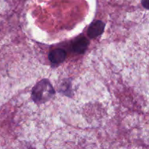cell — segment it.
I'll list each match as a JSON object with an SVG mask.
<instances>
[{
  "instance_id": "1",
  "label": "cell",
  "mask_w": 149,
  "mask_h": 149,
  "mask_svg": "<svg viewBox=\"0 0 149 149\" xmlns=\"http://www.w3.org/2000/svg\"><path fill=\"white\" fill-rule=\"evenodd\" d=\"M55 94L53 87L47 79H42L37 83L32 90L31 97L38 104L46 103Z\"/></svg>"
},
{
  "instance_id": "2",
  "label": "cell",
  "mask_w": 149,
  "mask_h": 149,
  "mask_svg": "<svg viewBox=\"0 0 149 149\" xmlns=\"http://www.w3.org/2000/svg\"><path fill=\"white\" fill-rule=\"evenodd\" d=\"M105 23L101 20L94 21L89 27L87 30V34L91 39H95L97 36H100L104 31Z\"/></svg>"
},
{
  "instance_id": "3",
  "label": "cell",
  "mask_w": 149,
  "mask_h": 149,
  "mask_svg": "<svg viewBox=\"0 0 149 149\" xmlns=\"http://www.w3.org/2000/svg\"><path fill=\"white\" fill-rule=\"evenodd\" d=\"M65 58H66V52L64 49L61 48L54 49L49 54V61L54 65H58L59 64L62 63L65 61Z\"/></svg>"
},
{
  "instance_id": "4",
  "label": "cell",
  "mask_w": 149,
  "mask_h": 149,
  "mask_svg": "<svg viewBox=\"0 0 149 149\" xmlns=\"http://www.w3.org/2000/svg\"><path fill=\"white\" fill-rule=\"evenodd\" d=\"M89 42L86 38L81 37L77 39L75 42L73 43L72 48L74 52L77 54H83L87 50V47H88Z\"/></svg>"
},
{
  "instance_id": "5",
  "label": "cell",
  "mask_w": 149,
  "mask_h": 149,
  "mask_svg": "<svg viewBox=\"0 0 149 149\" xmlns=\"http://www.w3.org/2000/svg\"><path fill=\"white\" fill-rule=\"evenodd\" d=\"M141 4L143 7L146 8V10H148L149 8V0H141Z\"/></svg>"
}]
</instances>
